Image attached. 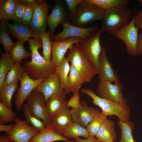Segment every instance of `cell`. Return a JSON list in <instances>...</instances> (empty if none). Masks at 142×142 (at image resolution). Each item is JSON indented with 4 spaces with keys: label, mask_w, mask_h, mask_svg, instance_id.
Listing matches in <instances>:
<instances>
[{
    "label": "cell",
    "mask_w": 142,
    "mask_h": 142,
    "mask_svg": "<svg viewBox=\"0 0 142 142\" xmlns=\"http://www.w3.org/2000/svg\"><path fill=\"white\" fill-rule=\"evenodd\" d=\"M31 51V60L26 61L23 64L25 72L31 79L38 80L47 79L55 72L57 66L52 61L45 60L38 51L43 48V43L40 37L30 39L28 42Z\"/></svg>",
    "instance_id": "6da1fadb"
},
{
    "label": "cell",
    "mask_w": 142,
    "mask_h": 142,
    "mask_svg": "<svg viewBox=\"0 0 142 142\" xmlns=\"http://www.w3.org/2000/svg\"><path fill=\"white\" fill-rule=\"evenodd\" d=\"M131 12L127 6L116 7L105 11L99 29L102 32L114 36L129 23Z\"/></svg>",
    "instance_id": "7a4b0ae2"
},
{
    "label": "cell",
    "mask_w": 142,
    "mask_h": 142,
    "mask_svg": "<svg viewBox=\"0 0 142 142\" xmlns=\"http://www.w3.org/2000/svg\"><path fill=\"white\" fill-rule=\"evenodd\" d=\"M81 93L86 94L93 100L92 103L99 107L102 110L101 113L106 116H116L119 120L124 121H129L131 117L130 110L126 107L113 101L103 98L97 95L89 88H83L80 90Z\"/></svg>",
    "instance_id": "3957f363"
},
{
    "label": "cell",
    "mask_w": 142,
    "mask_h": 142,
    "mask_svg": "<svg viewBox=\"0 0 142 142\" xmlns=\"http://www.w3.org/2000/svg\"><path fill=\"white\" fill-rule=\"evenodd\" d=\"M105 11L85 0L77 6L70 24L74 26L86 28L95 21L102 20Z\"/></svg>",
    "instance_id": "277c9868"
},
{
    "label": "cell",
    "mask_w": 142,
    "mask_h": 142,
    "mask_svg": "<svg viewBox=\"0 0 142 142\" xmlns=\"http://www.w3.org/2000/svg\"><path fill=\"white\" fill-rule=\"evenodd\" d=\"M69 49L67 58L80 74L83 83L91 82L98 74L97 70L84 57L77 44Z\"/></svg>",
    "instance_id": "5b68a950"
},
{
    "label": "cell",
    "mask_w": 142,
    "mask_h": 142,
    "mask_svg": "<svg viewBox=\"0 0 142 142\" xmlns=\"http://www.w3.org/2000/svg\"><path fill=\"white\" fill-rule=\"evenodd\" d=\"M102 33L98 29L89 37L77 43L84 55L98 72L99 58L102 49L100 38Z\"/></svg>",
    "instance_id": "8992f818"
},
{
    "label": "cell",
    "mask_w": 142,
    "mask_h": 142,
    "mask_svg": "<svg viewBox=\"0 0 142 142\" xmlns=\"http://www.w3.org/2000/svg\"><path fill=\"white\" fill-rule=\"evenodd\" d=\"M123 86L119 80L114 84L109 81H99L97 86V92L100 97L108 99L129 107L126 99L123 96Z\"/></svg>",
    "instance_id": "52a82bcc"
},
{
    "label": "cell",
    "mask_w": 142,
    "mask_h": 142,
    "mask_svg": "<svg viewBox=\"0 0 142 142\" xmlns=\"http://www.w3.org/2000/svg\"><path fill=\"white\" fill-rule=\"evenodd\" d=\"M38 3L35 7L29 28L35 35L39 36L46 33L48 12L51 5L45 0H38Z\"/></svg>",
    "instance_id": "ba28073f"
},
{
    "label": "cell",
    "mask_w": 142,
    "mask_h": 142,
    "mask_svg": "<svg viewBox=\"0 0 142 142\" xmlns=\"http://www.w3.org/2000/svg\"><path fill=\"white\" fill-rule=\"evenodd\" d=\"M29 112L34 117L44 122L46 127L50 125V117L47 112L44 98L43 94L33 91L26 98Z\"/></svg>",
    "instance_id": "9c48e42d"
},
{
    "label": "cell",
    "mask_w": 142,
    "mask_h": 142,
    "mask_svg": "<svg viewBox=\"0 0 142 142\" xmlns=\"http://www.w3.org/2000/svg\"><path fill=\"white\" fill-rule=\"evenodd\" d=\"M61 25L63 27V30L52 36V39H53L54 41H63L73 37H79L84 39L98 29L97 25L86 28H80L72 25L70 22L64 23Z\"/></svg>",
    "instance_id": "30bf717a"
},
{
    "label": "cell",
    "mask_w": 142,
    "mask_h": 142,
    "mask_svg": "<svg viewBox=\"0 0 142 142\" xmlns=\"http://www.w3.org/2000/svg\"><path fill=\"white\" fill-rule=\"evenodd\" d=\"M65 1L56 0L50 14L47 18L48 31L50 35V39L58 26L64 23L69 22L71 20L69 15L68 8L65 6Z\"/></svg>",
    "instance_id": "8fae6325"
},
{
    "label": "cell",
    "mask_w": 142,
    "mask_h": 142,
    "mask_svg": "<svg viewBox=\"0 0 142 142\" xmlns=\"http://www.w3.org/2000/svg\"><path fill=\"white\" fill-rule=\"evenodd\" d=\"M138 29L132 18L128 24L123 27L114 36L125 43L127 52L133 57L138 55Z\"/></svg>",
    "instance_id": "7c38bea8"
},
{
    "label": "cell",
    "mask_w": 142,
    "mask_h": 142,
    "mask_svg": "<svg viewBox=\"0 0 142 142\" xmlns=\"http://www.w3.org/2000/svg\"><path fill=\"white\" fill-rule=\"evenodd\" d=\"M47 79H33L24 72L19 80L20 87L18 89L17 92L14 95V102L17 112H19L21 111L24 102L34 89L38 85Z\"/></svg>",
    "instance_id": "4fadbf2b"
},
{
    "label": "cell",
    "mask_w": 142,
    "mask_h": 142,
    "mask_svg": "<svg viewBox=\"0 0 142 142\" xmlns=\"http://www.w3.org/2000/svg\"><path fill=\"white\" fill-rule=\"evenodd\" d=\"M15 126L6 136L11 140L14 142H29L30 139L39 131L28 125L26 120H22L19 118L15 119L14 121Z\"/></svg>",
    "instance_id": "5bb4252c"
},
{
    "label": "cell",
    "mask_w": 142,
    "mask_h": 142,
    "mask_svg": "<svg viewBox=\"0 0 142 142\" xmlns=\"http://www.w3.org/2000/svg\"><path fill=\"white\" fill-rule=\"evenodd\" d=\"M83 39L79 37L69 38L60 41L50 40L52 45V61L57 66H58L64 59L67 50L73 45L78 43Z\"/></svg>",
    "instance_id": "9a60e30c"
},
{
    "label": "cell",
    "mask_w": 142,
    "mask_h": 142,
    "mask_svg": "<svg viewBox=\"0 0 142 142\" xmlns=\"http://www.w3.org/2000/svg\"><path fill=\"white\" fill-rule=\"evenodd\" d=\"M80 103L81 108L72 109L70 112L73 121L76 122L84 127H87L94 117L100 112L98 109L88 105L84 100H81Z\"/></svg>",
    "instance_id": "2e32d148"
},
{
    "label": "cell",
    "mask_w": 142,
    "mask_h": 142,
    "mask_svg": "<svg viewBox=\"0 0 142 142\" xmlns=\"http://www.w3.org/2000/svg\"><path fill=\"white\" fill-rule=\"evenodd\" d=\"M98 77L99 81H107L112 83L119 80L117 74L108 59L105 48L102 47L98 63Z\"/></svg>",
    "instance_id": "e0dca14e"
},
{
    "label": "cell",
    "mask_w": 142,
    "mask_h": 142,
    "mask_svg": "<svg viewBox=\"0 0 142 142\" xmlns=\"http://www.w3.org/2000/svg\"><path fill=\"white\" fill-rule=\"evenodd\" d=\"M64 91L61 89L59 76L55 71L53 75L38 85L33 91H38L42 93L44 96L45 102H47L53 94Z\"/></svg>",
    "instance_id": "ac0fdd59"
},
{
    "label": "cell",
    "mask_w": 142,
    "mask_h": 142,
    "mask_svg": "<svg viewBox=\"0 0 142 142\" xmlns=\"http://www.w3.org/2000/svg\"><path fill=\"white\" fill-rule=\"evenodd\" d=\"M72 122L70 110L66 107L50 117V125L56 133L62 135L64 132Z\"/></svg>",
    "instance_id": "d6986e66"
},
{
    "label": "cell",
    "mask_w": 142,
    "mask_h": 142,
    "mask_svg": "<svg viewBox=\"0 0 142 142\" xmlns=\"http://www.w3.org/2000/svg\"><path fill=\"white\" fill-rule=\"evenodd\" d=\"M64 92L52 95L46 104L48 114L50 117L64 109L66 107L67 101L65 98V94Z\"/></svg>",
    "instance_id": "ffe728a7"
},
{
    "label": "cell",
    "mask_w": 142,
    "mask_h": 142,
    "mask_svg": "<svg viewBox=\"0 0 142 142\" xmlns=\"http://www.w3.org/2000/svg\"><path fill=\"white\" fill-rule=\"evenodd\" d=\"M70 139V138H66L56 133L50 125L32 137L29 142H53L58 141L73 142V141L69 140Z\"/></svg>",
    "instance_id": "44dd1931"
},
{
    "label": "cell",
    "mask_w": 142,
    "mask_h": 142,
    "mask_svg": "<svg viewBox=\"0 0 142 142\" xmlns=\"http://www.w3.org/2000/svg\"><path fill=\"white\" fill-rule=\"evenodd\" d=\"M7 25L9 34L18 40L28 42L31 37H40L34 34L29 27L22 24H11L7 22Z\"/></svg>",
    "instance_id": "7402d4cb"
},
{
    "label": "cell",
    "mask_w": 142,
    "mask_h": 142,
    "mask_svg": "<svg viewBox=\"0 0 142 142\" xmlns=\"http://www.w3.org/2000/svg\"><path fill=\"white\" fill-rule=\"evenodd\" d=\"M115 124L114 121L106 119L102 124L95 136L100 142H114L116 138Z\"/></svg>",
    "instance_id": "603a6c76"
},
{
    "label": "cell",
    "mask_w": 142,
    "mask_h": 142,
    "mask_svg": "<svg viewBox=\"0 0 142 142\" xmlns=\"http://www.w3.org/2000/svg\"><path fill=\"white\" fill-rule=\"evenodd\" d=\"M83 83V79L80 74L71 64L67 79V86L64 90L66 94L71 92L74 95L78 93L82 84Z\"/></svg>",
    "instance_id": "cb8c5ba5"
},
{
    "label": "cell",
    "mask_w": 142,
    "mask_h": 142,
    "mask_svg": "<svg viewBox=\"0 0 142 142\" xmlns=\"http://www.w3.org/2000/svg\"><path fill=\"white\" fill-rule=\"evenodd\" d=\"M19 3V0H0V21L12 19Z\"/></svg>",
    "instance_id": "d4e9b609"
},
{
    "label": "cell",
    "mask_w": 142,
    "mask_h": 142,
    "mask_svg": "<svg viewBox=\"0 0 142 142\" xmlns=\"http://www.w3.org/2000/svg\"><path fill=\"white\" fill-rule=\"evenodd\" d=\"M0 59V91L5 84L6 77L14 64V62L11 58L9 53H1Z\"/></svg>",
    "instance_id": "484cf974"
},
{
    "label": "cell",
    "mask_w": 142,
    "mask_h": 142,
    "mask_svg": "<svg viewBox=\"0 0 142 142\" xmlns=\"http://www.w3.org/2000/svg\"><path fill=\"white\" fill-rule=\"evenodd\" d=\"M25 41L18 40L14 44L9 52L12 59L15 63L21 61L31 56L32 53L27 51L24 45Z\"/></svg>",
    "instance_id": "4316f807"
},
{
    "label": "cell",
    "mask_w": 142,
    "mask_h": 142,
    "mask_svg": "<svg viewBox=\"0 0 142 142\" xmlns=\"http://www.w3.org/2000/svg\"><path fill=\"white\" fill-rule=\"evenodd\" d=\"M62 135L66 138L74 139L80 136L88 138L90 136L87 128L73 121L63 133Z\"/></svg>",
    "instance_id": "83f0119b"
},
{
    "label": "cell",
    "mask_w": 142,
    "mask_h": 142,
    "mask_svg": "<svg viewBox=\"0 0 142 142\" xmlns=\"http://www.w3.org/2000/svg\"><path fill=\"white\" fill-rule=\"evenodd\" d=\"M22 63L21 61L14 64L6 77L5 85L17 84L25 72L23 66L21 65Z\"/></svg>",
    "instance_id": "f1b7e54d"
},
{
    "label": "cell",
    "mask_w": 142,
    "mask_h": 142,
    "mask_svg": "<svg viewBox=\"0 0 142 142\" xmlns=\"http://www.w3.org/2000/svg\"><path fill=\"white\" fill-rule=\"evenodd\" d=\"M18 88L17 84L5 85L0 91V103L6 107L12 109L11 99L14 93Z\"/></svg>",
    "instance_id": "f546056e"
},
{
    "label": "cell",
    "mask_w": 142,
    "mask_h": 142,
    "mask_svg": "<svg viewBox=\"0 0 142 142\" xmlns=\"http://www.w3.org/2000/svg\"><path fill=\"white\" fill-rule=\"evenodd\" d=\"M91 4H95L106 11L114 7L128 6L130 1L128 0H85Z\"/></svg>",
    "instance_id": "4dcf8cb0"
},
{
    "label": "cell",
    "mask_w": 142,
    "mask_h": 142,
    "mask_svg": "<svg viewBox=\"0 0 142 142\" xmlns=\"http://www.w3.org/2000/svg\"><path fill=\"white\" fill-rule=\"evenodd\" d=\"M117 125L121 132V139L120 142H135L132 135V131L135 126L133 122L119 120Z\"/></svg>",
    "instance_id": "1f68e13d"
},
{
    "label": "cell",
    "mask_w": 142,
    "mask_h": 142,
    "mask_svg": "<svg viewBox=\"0 0 142 142\" xmlns=\"http://www.w3.org/2000/svg\"><path fill=\"white\" fill-rule=\"evenodd\" d=\"M69 62L67 57H65L60 64L57 67L55 71L59 75L60 87L62 90H64L67 86L68 74L70 68Z\"/></svg>",
    "instance_id": "d6a6232c"
},
{
    "label": "cell",
    "mask_w": 142,
    "mask_h": 142,
    "mask_svg": "<svg viewBox=\"0 0 142 142\" xmlns=\"http://www.w3.org/2000/svg\"><path fill=\"white\" fill-rule=\"evenodd\" d=\"M7 21H2L0 23V42L5 52L9 53L13 46L14 43L9 36L7 30Z\"/></svg>",
    "instance_id": "836d02e7"
},
{
    "label": "cell",
    "mask_w": 142,
    "mask_h": 142,
    "mask_svg": "<svg viewBox=\"0 0 142 142\" xmlns=\"http://www.w3.org/2000/svg\"><path fill=\"white\" fill-rule=\"evenodd\" d=\"M24 116L27 122L32 125L33 128L41 132L45 129L46 127L43 121L32 116L29 112L28 104H24L23 106Z\"/></svg>",
    "instance_id": "e575fe53"
},
{
    "label": "cell",
    "mask_w": 142,
    "mask_h": 142,
    "mask_svg": "<svg viewBox=\"0 0 142 142\" xmlns=\"http://www.w3.org/2000/svg\"><path fill=\"white\" fill-rule=\"evenodd\" d=\"M107 119V116L101 113L96 114L86 127L90 136H95L102 124Z\"/></svg>",
    "instance_id": "d590c367"
},
{
    "label": "cell",
    "mask_w": 142,
    "mask_h": 142,
    "mask_svg": "<svg viewBox=\"0 0 142 142\" xmlns=\"http://www.w3.org/2000/svg\"><path fill=\"white\" fill-rule=\"evenodd\" d=\"M43 43V51L42 53L43 57L46 61H52V45L50 42V34L48 31L39 35Z\"/></svg>",
    "instance_id": "8d00e7d4"
},
{
    "label": "cell",
    "mask_w": 142,
    "mask_h": 142,
    "mask_svg": "<svg viewBox=\"0 0 142 142\" xmlns=\"http://www.w3.org/2000/svg\"><path fill=\"white\" fill-rule=\"evenodd\" d=\"M17 115L11 109L0 103V125L14 121Z\"/></svg>",
    "instance_id": "74e56055"
},
{
    "label": "cell",
    "mask_w": 142,
    "mask_h": 142,
    "mask_svg": "<svg viewBox=\"0 0 142 142\" xmlns=\"http://www.w3.org/2000/svg\"><path fill=\"white\" fill-rule=\"evenodd\" d=\"M19 2L14 15L12 19L13 21L14 24H21L22 18L27 6L21 0H19Z\"/></svg>",
    "instance_id": "f35d334b"
},
{
    "label": "cell",
    "mask_w": 142,
    "mask_h": 142,
    "mask_svg": "<svg viewBox=\"0 0 142 142\" xmlns=\"http://www.w3.org/2000/svg\"><path fill=\"white\" fill-rule=\"evenodd\" d=\"M35 6H27L22 18L21 24L29 28Z\"/></svg>",
    "instance_id": "ab89813d"
},
{
    "label": "cell",
    "mask_w": 142,
    "mask_h": 142,
    "mask_svg": "<svg viewBox=\"0 0 142 142\" xmlns=\"http://www.w3.org/2000/svg\"><path fill=\"white\" fill-rule=\"evenodd\" d=\"M65 1L67 6L69 15L71 19L74 15L77 6L79 3L83 2L84 0H65Z\"/></svg>",
    "instance_id": "60d3db41"
},
{
    "label": "cell",
    "mask_w": 142,
    "mask_h": 142,
    "mask_svg": "<svg viewBox=\"0 0 142 142\" xmlns=\"http://www.w3.org/2000/svg\"><path fill=\"white\" fill-rule=\"evenodd\" d=\"M66 107H71L72 109H77L82 107L80 101V96L77 93L74 95L67 102Z\"/></svg>",
    "instance_id": "b9f144b4"
},
{
    "label": "cell",
    "mask_w": 142,
    "mask_h": 142,
    "mask_svg": "<svg viewBox=\"0 0 142 142\" xmlns=\"http://www.w3.org/2000/svg\"><path fill=\"white\" fill-rule=\"evenodd\" d=\"M132 18L135 26L140 29L142 32V9L138 11L136 15L134 13Z\"/></svg>",
    "instance_id": "7bdbcfd3"
},
{
    "label": "cell",
    "mask_w": 142,
    "mask_h": 142,
    "mask_svg": "<svg viewBox=\"0 0 142 142\" xmlns=\"http://www.w3.org/2000/svg\"><path fill=\"white\" fill-rule=\"evenodd\" d=\"M75 142H100L97 139L95 138V136H90L88 138L82 139L79 137L74 139Z\"/></svg>",
    "instance_id": "ee69618b"
},
{
    "label": "cell",
    "mask_w": 142,
    "mask_h": 142,
    "mask_svg": "<svg viewBox=\"0 0 142 142\" xmlns=\"http://www.w3.org/2000/svg\"><path fill=\"white\" fill-rule=\"evenodd\" d=\"M15 125V123L8 125H0V131H5L7 133H9L12 130Z\"/></svg>",
    "instance_id": "f6af8a7d"
},
{
    "label": "cell",
    "mask_w": 142,
    "mask_h": 142,
    "mask_svg": "<svg viewBox=\"0 0 142 142\" xmlns=\"http://www.w3.org/2000/svg\"><path fill=\"white\" fill-rule=\"evenodd\" d=\"M142 54V32L139 34L137 43V54Z\"/></svg>",
    "instance_id": "bcb514c9"
},
{
    "label": "cell",
    "mask_w": 142,
    "mask_h": 142,
    "mask_svg": "<svg viewBox=\"0 0 142 142\" xmlns=\"http://www.w3.org/2000/svg\"><path fill=\"white\" fill-rule=\"evenodd\" d=\"M21 1L27 6H35L38 3V0H21Z\"/></svg>",
    "instance_id": "7dc6e473"
},
{
    "label": "cell",
    "mask_w": 142,
    "mask_h": 142,
    "mask_svg": "<svg viewBox=\"0 0 142 142\" xmlns=\"http://www.w3.org/2000/svg\"><path fill=\"white\" fill-rule=\"evenodd\" d=\"M10 140L6 136L1 135L0 136V142H11Z\"/></svg>",
    "instance_id": "c3c4849f"
},
{
    "label": "cell",
    "mask_w": 142,
    "mask_h": 142,
    "mask_svg": "<svg viewBox=\"0 0 142 142\" xmlns=\"http://www.w3.org/2000/svg\"><path fill=\"white\" fill-rule=\"evenodd\" d=\"M140 3L142 4V0H137Z\"/></svg>",
    "instance_id": "681fc988"
},
{
    "label": "cell",
    "mask_w": 142,
    "mask_h": 142,
    "mask_svg": "<svg viewBox=\"0 0 142 142\" xmlns=\"http://www.w3.org/2000/svg\"></svg>",
    "instance_id": "f907efd6"
}]
</instances>
